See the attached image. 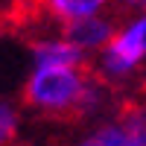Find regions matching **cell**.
Wrapping results in <instances>:
<instances>
[{
	"label": "cell",
	"mask_w": 146,
	"mask_h": 146,
	"mask_svg": "<svg viewBox=\"0 0 146 146\" xmlns=\"http://www.w3.org/2000/svg\"><path fill=\"white\" fill-rule=\"evenodd\" d=\"M35 15L56 29H64L76 21L111 12V0H29Z\"/></svg>",
	"instance_id": "cell-5"
},
{
	"label": "cell",
	"mask_w": 146,
	"mask_h": 146,
	"mask_svg": "<svg viewBox=\"0 0 146 146\" xmlns=\"http://www.w3.org/2000/svg\"><path fill=\"white\" fill-rule=\"evenodd\" d=\"M29 0H0V18H12L27 6Z\"/></svg>",
	"instance_id": "cell-8"
},
{
	"label": "cell",
	"mask_w": 146,
	"mask_h": 146,
	"mask_svg": "<svg viewBox=\"0 0 146 146\" xmlns=\"http://www.w3.org/2000/svg\"><path fill=\"white\" fill-rule=\"evenodd\" d=\"M27 62L29 67H88V56H82L62 29H44L29 38Z\"/></svg>",
	"instance_id": "cell-4"
},
{
	"label": "cell",
	"mask_w": 146,
	"mask_h": 146,
	"mask_svg": "<svg viewBox=\"0 0 146 146\" xmlns=\"http://www.w3.org/2000/svg\"><path fill=\"white\" fill-rule=\"evenodd\" d=\"M123 9L126 15L129 12H143V6H146V0H111V9Z\"/></svg>",
	"instance_id": "cell-9"
},
{
	"label": "cell",
	"mask_w": 146,
	"mask_h": 146,
	"mask_svg": "<svg viewBox=\"0 0 146 146\" xmlns=\"http://www.w3.org/2000/svg\"><path fill=\"white\" fill-rule=\"evenodd\" d=\"M0 21H3V18H0Z\"/></svg>",
	"instance_id": "cell-10"
},
{
	"label": "cell",
	"mask_w": 146,
	"mask_h": 146,
	"mask_svg": "<svg viewBox=\"0 0 146 146\" xmlns=\"http://www.w3.org/2000/svg\"><path fill=\"white\" fill-rule=\"evenodd\" d=\"M143 64H146V18L143 12H129L117 21L108 44L88 62V70L105 88L126 91L140 79Z\"/></svg>",
	"instance_id": "cell-1"
},
{
	"label": "cell",
	"mask_w": 146,
	"mask_h": 146,
	"mask_svg": "<svg viewBox=\"0 0 146 146\" xmlns=\"http://www.w3.org/2000/svg\"><path fill=\"white\" fill-rule=\"evenodd\" d=\"M88 82V67H27L21 82V108L50 120L79 117Z\"/></svg>",
	"instance_id": "cell-2"
},
{
	"label": "cell",
	"mask_w": 146,
	"mask_h": 146,
	"mask_svg": "<svg viewBox=\"0 0 146 146\" xmlns=\"http://www.w3.org/2000/svg\"><path fill=\"white\" fill-rule=\"evenodd\" d=\"M114 27H117V18L114 12H105V15H94V18H85V21H76L64 27L62 32L67 35V41L76 47L82 56H88V62L108 44V38L114 35Z\"/></svg>",
	"instance_id": "cell-6"
},
{
	"label": "cell",
	"mask_w": 146,
	"mask_h": 146,
	"mask_svg": "<svg viewBox=\"0 0 146 146\" xmlns=\"http://www.w3.org/2000/svg\"><path fill=\"white\" fill-rule=\"evenodd\" d=\"M70 146H146V114L140 105H135L120 114L85 123Z\"/></svg>",
	"instance_id": "cell-3"
},
{
	"label": "cell",
	"mask_w": 146,
	"mask_h": 146,
	"mask_svg": "<svg viewBox=\"0 0 146 146\" xmlns=\"http://www.w3.org/2000/svg\"><path fill=\"white\" fill-rule=\"evenodd\" d=\"M23 135V108L12 96H0V146H15Z\"/></svg>",
	"instance_id": "cell-7"
}]
</instances>
